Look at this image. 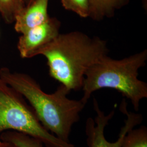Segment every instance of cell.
<instances>
[{
	"label": "cell",
	"instance_id": "cell-8",
	"mask_svg": "<svg viewBox=\"0 0 147 147\" xmlns=\"http://www.w3.org/2000/svg\"><path fill=\"white\" fill-rule=\"evenodd\" d=\"M129 0H90L89 17L95 21H101L115 15L117 10L129 3Z\"/></svg>",
	"mask_w": 147,
	"mask_h": 147
},
{
	"label": "cell",
	"instance_id": "cell-2",
	"mask_svg": "<svg viewBox=\"0 0 147 147\" xmlns=\"http://www.w3.org/2000/svg\"><path fill=\"white\" fill-rule=\"evenodd\" d=\"M109 51L105 40L73 31L60 33L39 55L47 58L50 76L75 91L82 89L87 71Z\"/></svg>",
	"mask_w": 147,
	"mask_h": 147
},
{
	"label": "cell",
	"instance_id": "cell-15",
	"mask_svg": "<svg viewBox=\"0 0 147 147\" xmlns=\"http://www.w3.org/2000/svg\"><path fill=\"white\" fill-rule=\"evenodd\" d=\"M8 147H15V146H13V145H11V144H9V146H8Z\"/></svg>",
	"mask_w": 147,
	"mask_h": 147
},
{
	"label": "cell",
	"instance_id": "cell-14",
	"mask_svg": "<svg viewBox=\"0 0 147 147\" xmlns=\"http://www.w3.org/2000/svg\"><path fill=\"white\" fill-rule=\"evenodd\" d=\"M33 1H34V0H25V5H26V6L29 5Z\"/></svg>",
	"mask_w": 147,
	"mask_h": 147
},
{
	"label": "cell",
	"instance_id": "cell-6",
	"mask_svg": "<svg viewBox=\"0 0 147 147\" xmlns=\"http://www.w3.org/2000/svg\"><path fill=\"white\" fill-rule=\"evenodd\" d=\"M61 23L56 18H50L45 22L22 34L17 47L21 57L30 58L39 55L44 47L60 34Z\"/></svg>",
	"mask_w": 147,
	"mask_h": 147
},
{
	"label": "cell",
	"instance_id": "cell-1",
	"mask_svg": "<svg viewBox=\"0 0 147 147\" xmlns=\"http://www.w3.org/2000/svg\"><path fill=\"white\" fill-rule=\"evenodd\" d=\"M0 79L26 100L45 129L63 141L70 142L72 127L79 121L86 105L83 100L69 99L70 90L62 84L52 94L47 93L30 75L8 68L0 69Z\"/></svg>",
	"mask_w": 147,
	"mask_h": 147
},
{
	"label": "cell",
	"instance_id": "cell-16",
	"mask_svg": "<svg viewBox=\"0 0 147 147\" xmlns=\"http://www.w3.org/2000/svg\"></svg>",
	"mask_w": 147,
	"mask_h": 147
},
{
	"label": "cell",
	"instance_id": "cell-7",
	"mask_svg": "<svg viewBox=\"0 0 147 147\" xmlns=\"http://www.w3.org/2000/svg\"><path fill=\"white\" fill-rule=\"evenodd\" d=\"M49 0H34L16 16L14 28L22 34L42 25L50 18L48 14Z\"/></svg>",
	"mask_w": 147,
	"mask_h": 147
},
{
	"label": "cell",
	"instance_id": "cell-9",
	"mask_svg": "<svg viewBox=\"0 0 147 147\" xmlns=\"http://www.w3.org/2000/svg\"><path fill=\"white\" fill-rule=\"evenodd\" d=\"M0 140L16 147H44L40 140L28 135L15 131H7L0 135Z\"/></svg>",
	"mask_w": 147,
	"mask_h": 147
},
{
	"label": "cell",
	"instance_id": "cell-13",
	"mask_svg": "<svg viewBox=\"0 0 147 147\" xmlns=\"http://www.w3.org/2000/svg\"><path fill=\"white\" fill-rule=\"evenodd\" d=\"M9 145V143L3 142L0 140V147H8Z\"/></svg>",
	"mask_w": 147,
	"mask_h": 147
},
{
	"label": "cell",
	"instance_id": "cell-11",
	"mask_svg": "<svg viewBox=\"0 0 147 147\" xmlns=\"http://www.w3.org/2000/svg\"><path fill=\"white\" fill-rule=\"evenodd\" d=\"M121 147H147V129L142 126L132 129L124 137Z\"/></svg>",
	"mask_w": 147,
	"mask_h": 147
},
{
	"label": "cell",
	"instance_id": "cell-10",
	"mask_svg": "<svg viewBox=\"0 0 147 147\" xmlns=\"http://www.w3.org/2000/svg\"><path fill=\"white\" fill-rule=\"evenodd\" d=\"M25 7V0H0V16L6 23L11 24Z\"/></svg>",
	"mask_w": 147,
	"mask_h": 147
},
{
	"label": "cell",
	"instance_id": "cell-12",
	"mask_svg": "<svg viewBox=\"0 0 147 147\" xmlns=\"http://www.w3.org/2000/svg\"><path fill=\"white\" fill-rule=\"evenodd\" d=\"M63 7L80 17L86 18L90 15V0H60Z\"/></svg>",
	"mask_w": 147,
	"mask_h": 147
},
{
	"label": "cell",
	"instance_id": "cell-5",
	"mask_svg": "<svg viewBox=\"0 0 147 147\" xmlns=\"http://www.w3.org/2000/svg\"><path fill=\"white\" fill-rule=\"evenodd\" d=\"M93 108L96 113L94 119L91 117L88 118L85 126L88 147H121L126 134L142 122L141 115L128 112L126 101L124 99L120 108L121 111L126 115L127 118L124 121V125L121 129L117 140L116 142H109L105 138L104 131L109 121L115 115V111H112L110 113L106 115L104 112L100 109L98 101L95 98L93 99Z\"/></svg>",
	"mask_w": 147,
	"mask_h": 147
},
{
	"label": "cell",
	"instance_id": "cell-4",
	"mask_svg": "<svg viewBox=\"0 0 147 147\" xmlns=\"http://www.w3.org/2000/svg\"><path fill=\"white\" fill-rule=\"evenodd\" d=\"M7 131L36 138L46 147H75L45 129L26 100L0 79V135Z\"/></svg>",
	"mask_w": 147,
	"mask_h": 147
},
{
	"label": "cell",
	"instance_id": "cell-3",
	"mask_svg": "<svg viewBox=\"0 0 147 147\" xmlns=\"http://www.w3.org/2000/svg\"><path fill=\"white\" fill-rule=\"evenodd\" d=\"M147 60V49L121 59L105 55L85 74L81 99L87 104L95 91L112 88L130 100L138 111L141 100L147 98V84L138 78L139 69L146 65Z\"/></svg>",
	"mask_w": 147,
	"mask_h": 147
}]
</instances>
